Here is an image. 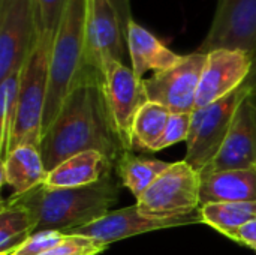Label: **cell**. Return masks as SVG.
<instances>
[{
	"instance_id": "1",
	"label": "cell",
	"mask_w": 256,
	"mask_h": 255,
	"mask_svg": "<svg viewBox=\"0 0 256 255\" xmlns=\"http://www.w3.org/2000/svg\"><path fill=\"white\" fill-rule=\"evenodd\" d=\"M102 80V74L93 69L88 71L69 93L58 116L44 134L40 155L46 171L87 150L102 153L116 165V161L124 152L108 119Z\"/></svg>"
},
{
	"instance_id": "2",
	"label": "cell",
	"mask_w": 256,
	"mask_h": 255,
	"mask_svg": "<svg viewBox=\"0 0 256 255\" xmlns=\"http://www.w3.org/2000/svg\"><path fill=\"white\" fill-rule=\"evenodd\" d=\"M24 207L36 219V233L69 231L87 225L104 215L118 201V185L108 174L102 180L80 188H51L40 185L22 195L6 200Z\"/></svg>"
},
{
	"instance_id": "3",
	"label": "cell",
	"mask_w": 256,
	"mask_h": 255,
	"mask_svg": "<svg viewBox=\"0 0 256 255\" xmlns=\"http://www.w3.org/2000/svg\"><path fill=\"white\" fill-rule=\"evenodd\" d=\"M84 23L86 0H64L51 51L42 137L58 116L69 93L82 81L87 72L92 71L84 62Z\"/></svg>"
},
{
	"instance_id": "4",
	"label": "cell",
	"mask_w": 256,
	"mask_h": 255,
	"mask_svg": "<svg viewBox=\"0 0 256 255\" xmlns=\"http://www.w3.org/2000/svg\"><path fill=\"white\" fill-rule=\"evenodd\" d=\"M54 35L39 32L36 44L21 71L18 111L10 141V150L30 144L40 150L42 119L48 96L50 62Z\"/></svg>"
},
{
	"instance_id": "5",
	"label": "cell",
	"mask_w": 256,
	"mask_h": 255,
	"mask_svg": "<svg viewBox=\"0 0 256 255\" xmlns=\"http://www.w3.org/2000/svg\"><path fill=\"white\" fill-rule=\"evenodd\" d=\"M255 90L256 53L254 54L252 71L240 87L213 102L212 105L194 113L190 134L186 141L188 149L184 161L196 171L202 173L207 165L216 158L231 129L240 105Z\"/></svg>"
},
{
	"instance_id": "6",
	"label": "cell",
	"mask_w": 256,
	"mask_h": 255,
	"mask_svg": "<svg viewBox=\"0 0 256 255\" xmlns=\"http://www.w3.org/2000/svg\"><path fill=\"white\" fill-rule=\"evenodd\" d=\"M138 210L150 218L170 219L195 213L201 207V173L184 159L174 162L136 198Z\"/></svg>"
},
{
	"instance_id": "7",
	"label": "cell",
	"mask_w": 256,
	"mask_h": 255,
	"mask_svg": "<svg viewBox=\"0 0 256 255\" xmlns=\"http://www.w3.org/2000/svg\"><path fill=\"white\" fill-rule=\"evenodd\" d=\"M102 92L110 123L124 150H132V128L141 107L147 102L144 81L123 62H110L102 74Z\"/></svg>"
},
{
	"instance_id": "8",
	"label": "cell",
	"mask_w": 256,
	"mask_h": 255,
	"mask_svg": "<svg viewBox=\"0 0 256 255\" xmlns=\"http://www.w3.org/2000/svg\"><path fill=\"white\" fill-rule=\"evenodd\" d=\"M38 36L34 0H0V80L22 71Z\"/></svg>"
},
{
	"instance_id": "9",
	"label": "cell",
	"mask_w": 256,
	"mask_h": 255,
	"mask_svg": "<svg viewBox=\"0 0 256 255\" xmlns=\"http://www.w3.org/2000/svg\"><path fill=\"white\" fill-rule=\"evenodd\" d=\"M206 59L207 54L195 51L183 56L176 66L142 80L147 101L171 113H194Z\"/></svg>"
},
{
	"instance_id": "10",
	"label": "cell",
	"mask_w": 256,
	"mask_h": 255,
	"mask_svg": "<svg viewBox=\"0 0 256 255\" xmlns=\"http://www.w3.org/2000/svg\"><path fill=\"white\" fill-rule=\"evenodd\" d=\"M126 39L118 15L110 0H86L84 62L86 66L104 74L105 66L123 62Z\"/></svg>"
},
{
	"instance_id": "11",
	"label": "cell",
	"mask_w": 256,
	"mask_h": 255,
	"mask_svg": "<svg viewBox=\"0 0 256 255\" xmlns=\"http://www.w3.org/2000/svg\"><path fill=\"white\" fill-rule=\"evenodd\" d=\"M201 215L200 210L186 216H177L170 219H158L142 215L138 210V206H129L118 210H110L102 218L78 227L68 234L72 236H81L94 240L99 245L108 246L110 243L124 240L128 237H134L138 234L158 231V230H166L174 227H183L190 224H200Z\"/></svg>"
},
{
	"instance_id": "12",
	"label": "cell",
	"mask_w": 256,
	"mask_h": 255,
	"mask_svg": "<svg viewBox=\"0 0 256 255\" xmlns=\"http://www.w3.org/2000/svg\"><path fill=\"white\" fill-rule=\"evenodd\" d=\"M228 48L256 53V0H225L218 3L207 36L198 53Z\"/></svg>"
},
{
	"instance_id": "13",
	"label": "cell",
	"mask_w": 256,
	"mask_h": 255,
	"mask_svg": "<svg viewBox=\"0 0 256 255\" xmlns=\"http://www.w3.org/2000/svg\"><path fill=\"white\" fill-rule=\"evenodd\" d=\"M254 66V54L243 50L210 51L201 74L195 111H200L240 87ZM194 111V113H195Z\"/></svg>"
},
{
	"instance_id": "14",
	"label": "cell",
	"mask_w": 256,
	"mask_h": 255,
	"mask_svg": "<svg viewBox=\"0 0 256 255\" xmlns=\"http://www.w3.org/2000/svg\"><path fill=\"white\" fill-rule=\"evenodd\" d=\"M256 167V90L240 105L216 158L201 173Z\"/></svg>"
},
{
	"instance_id": "15",
	"label": "cell",
	"mask_w": 256,
	"mask_h": 255,
	"mask_svg": "<svg viewBox=\"0 0 256 255\" xmlns=\"http://www.w3.org/2000/svg\"><path fill=\"white\" fill-rule=\"evenodd\" d=\"M124 39L132 62V71L140 80H144V74L148 71L156 74L176 66L183 57L134 20L128 26Z\"/></svg>"
},
{
	"instance_id": "16",
	"label": "cell",
	"mask_w": 256,
	"mask_h": 255,
	"mask_svg": "<svg viewBox=\"0 0 256 255\" xmlns=\"http://www.w3.org/2000/svg\"><path fill=\"white\" fill-rule=\"evenodd\" d=\"M256 203V167L201 174V206Z\"/></svg>"
},
{
	"instance_id": "17",
	"label": "cell",
	"mask_w": 256,
	"mask_h": 255,
	"mask_svg": "<svg viewBox=\"0 0 256 255\" xmlns=\"http://www.w3.org/2000/svg\"><path fill=\"white\" fill-rule=\"evenodd\" d=\"M112 170L114 162L106 156L96 150H87L64 159L54 170L48 171L44 185L51 188L87 186L102 180Z\"/></svg>"
},
{
	"instance_id": "18",
	"label": "cell",
	"mask_w": 256,
	"mask_h": 255,
	"mask_svg": "<svg viewBox=\"0 0 256 255\" xmlns=\"http://www.w3.org/2000/svg\"><path fill=\"white\" fill-rule=\"evenodd\" d=\"M0 173L2 186L9 185L14 189V195H22L44 185L48 176L40 150L30 144L12 149L2 159Z\"/></svg>"
},
{
	"instance_id": "19",
	"label": "cell",
	"mask_w": 256,
	"mask_h": 255,
	"mask_svg": "<svg viewBox=\"0 0 256 255\" xmlns=\"http://www.w3.org/2000/svg\"><path fill=\"white\" fill-rule=\"evenodd\" d=\"M170 162L138 158L132 150H124L116 161L114 170L123 186L140 198L154 183V180L170 168Z\"/></svg>"
},
{
	"instance_id": "20",
	"label": "cell",
	"mask_w": 256,
	"mask_h": 255,
	"mask_svg": "<svg viewBox=\"0 0 256 255\" xmlns=\"http://www.w3.org/2000/svg\"><path fill=\"white\" fill-rule=\"evenodd\" d=\"M201 222L232 242L243 225L256 219V203H208L200 207Z\"/></svg>"
},
{
	"instance_id": "21",
	"label": "cell",
	"mask_w": 256,
	"mask_h": 255,
	"mask_svg": "<svg viewBox=\"0 0 256 255\" xmlns=\"http://www.w3.org/2000/svg\"><path fill=\"white\" fill-rule=\"evenodd\" d=\"M36 231V219L30 210L6 200L0 207V255L12 254Z\"/></svg>"
},
{
	"instance_id": "22",
	"label": "cell",
	"mask_w": 256,
	"mask_h": 255,
	"mask_svg": "<svg viewBox=\"0 0 256 255\" xmlns=\"http://www.w3.org/2000/svg\"><path fill=\"white\" fill-rule=\"evenodd\" d=\"M171 111L159 104L147 101L138 111L132 128V150L154 152L160 140Z\"/></svg>"
},
{
	"instance_id": "23",
	"label": "cell",
	"mask_w": 256,
	"mask_h": 255,
	"mask_svg": "<svg viewBox=\"0 0 256 255\" xmlns=\"http://www.w3.org/2000/svg\"><path fill=\"white\" fill-rule=\"evenodd\" d=\"M21 71L12 72L0 83V158L4 159L10 152V141L18 111V95H20Z\"/></svg>"
},
{
	"instance_id": "24",
	"label": "cell",
	"mask_w": 256,
	"mask_h": 255,
	"mask_svg": "<svg viewBox=\"0 0 256 255\" xmlns=\"http://www.w3.org/2000/svg\"><path fill=\"white\" fill-rule=\"evenodd\" d=\"M192 117L194 113H171L166 128L160 140L154 146V152L164 150L180 141H188L192 126Z\"/></svg>"
},
{
	"instance_id": "25",
	"label": "cell",
	"mask_w": 256,
	"mask_h": 255,
	"mask_svg": "<svg viewBox=\"0 0 256 255\" xmlns=\"http://www.w3.org/2000/svg\"><path fill=\"white\" fill-rule=\"evenodd\" d=\"M66 239L64 233L60 231H42L28 237L20 248H16L12 254L15 255H42L50 249L56 248Z\"/></svg>"
},
{
	"instance_id": "26",
	"label": "cell",
	"mask_w": 256,
	"mask_h": 255,
	"mask_svg": "<svg viewBox=\"0 0 256 255\" xmlns=\"http://www.w3.org/2000/svg\"><path fill=\"white\" fill-rule=\"evenodd\" d=\"M34 6L38 12L39 32H50L56 35L64 0H34Z\"/></svg>"
},
{
	"instance_id": "27",
	"label": "cell",
	"mask_w": 256,
	"mask_h": 255,
	"mask_svg": "<svg viewBox=\"0 0 256 255\" xmlns=\"http://www.w3.org/2000/svg\"><path fill=\"white\" fill-rule=\"evenodd\" d=\"M236 243L244 245L250 249L256 251V219L248 222L246 225H243L237 234Z\"/></svg>"
},
{
	"instance_id": "28",
	"label": "cell",
	"mask_w": 256,
	"mask_h": 255,
	"mask_svg": "<svg viewBox=\"0 0 256 255\" xmlns=\"http://www.w3.org/2000/svg\"><path fill=\"white\" fill-rule=\"evenodd\" d=\"M111 5L114 6L117 15H118V20H120V24H122V30H123V35L126 38V30H128V26L129 23L132 21V12H130V0H110Z\"/></svg>"
},
{
	"instance_id": "29",
	"label": "cell",
	"mask_w": 256,
	"mask_h": 255,
	"mask_svg": "<svg viewBox=\"0 0 256 255\" xmlns=\"http://www.w3.org/2000/svg\"><path fill=\"white\" fill-rule=\"evenodd\" d=\"M220 2H225V0H218V3H220Z\"/></svg>"
},
{
	"instance_id": "30",
	"label": "cell",
	"mask_w": 256,
	"mask_h": 255,
	"mask_svg": "<svg viewBox=\"0 0 256 255\" xmlns=\"http://www.w3.org/2000/svg\"><path fill=\"white\" fill-rule=\"evenodd\" d=\"M8 255H15V254H8Z\"/></svg>"
}]
</instances>
